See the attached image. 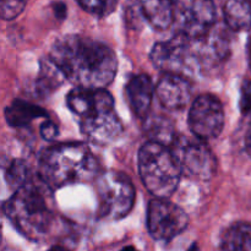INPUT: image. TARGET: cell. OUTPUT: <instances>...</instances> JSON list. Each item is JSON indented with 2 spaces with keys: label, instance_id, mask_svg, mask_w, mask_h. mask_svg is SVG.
Returning a JSON list of instances; mask_svg holds the SVG:
<instances>
[{
  "label": "cell",
  "instance_id": "cell-1",
  "mask_svg": "<svg viewBox=\"0 0 251 251\" xmlns=\"http://www.w3.org/2000/svg\"><path fill=\"white\" fill-rule=\"evenodd\" d=\"M49 58L75 87L105 88L118 70L117 55L109 46L78 34L56 39Z\"/></svg>",
  "mask_w": 251,
  "mask_h": 251
},
{
  "label": "cell",
  "instance_id": "cell-2",
  "mask_svg": "<svg viewBox=\"0 0 251 251\" xmlns=\"http://www.w3.org/2000/svg\"><path fill=\"white\" fill-rule=\"evenodd\" d=\"M51 190L39 176H33L2 205L10 222L27 239L41 242L53 232L56 216Z\"/></svg>",
  "mask_w": 251,
  "mask_h": 251
},
{
  "label": "cell",
  "instance_id": "cell-3",
  "mask_svg": "<svg viewBox=\"0 0 251 251\" xmlns=\"http://www.w3.org/2000/svg\"><path fill=\"white\" fill-rule=\"evenodd\" d=\"M66 103L88 141L109 145L122 135L123 124L115 112L114 100L105 88L75 87L69 92Z\"/></svg>",
  "mask_w": 251,
  "mask_h": 251
},
{
  "label": "cell",
  "instance_id": "cell-4",
  "mask_svg": "<svg viewBox=\"0 0 251 251\" xmlns=\"http://www.w3.org/2000/svg\"><path fill=\"white\" fill-rule=\"evenodd\" d=\"M98 174L97 158L82 142L53 145L39 156L38 176L53 190L95 180Z\"/></svg>",
  "mask_w": 251,
  "mask_h": 251
},
{
  "label": "cell",
  "instance_id": "cell-5",
  "mask_svg": "<svg viewBox=\"0 0 251 251\" xmlns=\"http://www.w3.org/2000/svg\"><path fill=\"white\" fill-rule=\"evenodd\" d=\"M137 161L140 176L147 190L156 198H171L183 174L172 147L150 140L140 149Z\"/></svg>",
  "mask_w": 251,
  "mask_h": 251
},
{
  "label": "cell",
  "instance_id": "cell-6",
  "mask_svg": "<svg viewBox=\"0 0 251 251\" xmlns=\"http://www.w3.org/2000/svg\"><path fill=\"white\" fill-rule=\"evenodd\" d=\"M96 191L98 198V216L103 220L119 221L126 217L135 203L134 184L120 172H104L98 174Z\"/></svg>",
  "mask_w": 251,
  "mask_h": 251
},
{
  "label": "cell",
  "instance_id": "cell-7",
  "mask_svg": "<svg viewBox=\"0 0 251 251\" xmlns=\"http://www.w3.org/2000/svg\"><path fill=\"white\" fill-rule=\"evenodd\" d=\"M152 64L164 74H194L201 66L195 41L176 33L168 41L158 42L151 50Z\"/></svg>",
  "mask_w": 251,
  "mask_h": 251
},
{
  "label": "cell",
  "instance_id": "cell-8",
  "mask_svg": "<svg viewBox=\"0 0 251 251\" xmlns=\"http://www.w3.org/2000/svg\"><path fill=\"white\" fill-rule=\"evenodd\" d=\"M216 16L212 0H174V25L178 33L190 39L206 36L215 26Z\"/></svg>",
  "mask_w": 251,
  "mask_h": 251
},
{
  "label": "cell",
  "instance_id": "cell-9",
  "mask_svg": "<svg viewBox=\"0 0 251 251\" xmlns=\"http://www.w3.org/2000/svg\"><path fill=\"white\" fill-rule=\"evenodd\" d=\"M172 150L180 163L183 173L200 180H210L213 178L217 168L216 157L205 140L185 136H176L172 144Z\"/></svg>",
  "mask_w": 251,
  "mask_h": 251
},
{
  "label": "cell",
  "instance_id": "cell-10",
  "mask_svg": "<svg viewBox=\"0 0 251 251\" xmlns=\"http://www.w3.org/2000/svg\"><path fill=\"white\" fill-rule=\"evenodd\" d=\"M189 217L185 211L168 199L156 198L147 210V228L151 237L162 242H171L185 230Z\"/></svg>",
  "mask_w": 251,
  "mask_h": 251
},
{
  "label": "cell",
  "instance_id": "cell-11",
  "mask_svg": "<svg viewBox=\"0 0 251 251\" xmlns=\"http://www.w3.org/2000/svg\"><path fill=\"white\" fill-rule=\"evenodd\" d=\"M189 127L194 136L207 140L220 136L225 126V109L217 97L199 96L189 110Z\"/></svg>",
  "mask_w": 251,
  "mask_h": 251
},
{
  "label": "cell",
  "instance_id": "cell-12",
  "mask_svg": "<svg viewBox=\"0 0 251 251\" xmlns=\"http://www.w3.org/2000/svg\"><path fill=\"white\" fill-rule=\"evenodd\" d=\"M156 95L159 103L167 109H183L190 100L191 85L184 75L164 74L158 81Z\"/></svg>",
  "mask_w": 251,
  "mask_h": 251
},
{
  "label": "cell",
  "instance_id": "cell-13",
  "mask_svg": "<svg viewBox=\"0 0 251 251\" xmlns=\"http://www.w3.org/2000/svg\"><path fill=\"white\" fill-rule=\"evenodd\" d=\"M126 93L132 113L140 119H146L151 109L153 95L156 93L150 76L145 74L132 76L126 85Z\"/></svg>",
  "mask_w": 251,
  "mask_h": 251
},
{
  "label": "cell",
  "instance_id": "cell-14",
  "mask_svg": "<svg viewBox=\"0 0 251 251\" xmlns=\"http://www.w3.org/2000/svg\"><path fill=\"white\" fill-rule=\"evenodd\" d=\"M141 16L156 29H167L174 24V0H137Z\"/></svg>",
  "mask_w": 251,
  "mask_h": 251
},
{
  "label": "cell",
  "instance_id": "cell-15",
  "mask_svg": "<svg viewBox=\"0 0 251 251\" xmlns=\"http://www.w3.org/2000/svg\"><path fill=\"white\" fill-rule=\"evenodd\" d=\"M48 113L43 108L22 100H15L5 109V119L12 127H24L38 118H47Z\"/></svg>",
  "mask_w": 251,
  "mask_h": 251
},
{
  "label": "cell",
  "instance_id": "cell-16",
  "mask_svg": "<svg viewBox=\"0 0 251 251\" xmlns=\"http://www.w3.org/2000/svg\"><path fill=\"white\" fill-rule=\"evenodd\" d=\"M227 26L237 32L251 28V0H227L223 7Z\"/></svg>",
  "mask_w": 251,
  "mask_h": 251
},
{
  "label": "cell",
  "instance_id": "cell-17",
  "mask_svg": "<svg viewBox=\"0 0 251 251\" xmlns=\"http://www.w3.org/2000/svg\"><path fill=\"white\" fill-rule=\"evenodd\" d=\"M221 249L235 251L251 250V225L238 222L226 229L221 238Z\"/></svg>",
  "mask_w": 251,
  "mask_h": 251
},
{
  "label": "cell",
  "instance_id": "cell-18",
  "mask_svg": "<svg viewBox=\"0 0 251 251\" xmlns=\"http://www.w3.org/2000/svg\"><path fill=\"white\" fill-rule=\"evenodd\" d=\"M65 80V76L63 75L60 69L48 56L41 61V69H39L38 78L36 81L37 92L42 95H48L56 90Z\"/></svg>",
  "mask_w": 251,
  "mask_h": 251
},
{
  "label": "cell",
  "instance_id": "cell-19",
  "mask_svg": "<svg viewBox=\"0 0 251 251\" xmlns=\"http://www.w3.org/2000/svg\"><path fill=\"white\" fill-rule=\"evenodd\" d=\"M146 131L150 135L151 141L159 142L167 146H172L174 140L178 136L174 131L173 124L168 119L161 117L151 118L147 123Z\"/></svg>",
  "mask_w": 251,
  "mask_h": 251
},
{
  "label": "cell",
  "instance_id": "cell-20",
  "mask_svg": "<svg viewBox=\"0 0 251 251\" xmlns=\"http://www.w3.org/2000/svg\"><path fill=\"white\" fill-rule=\"evenodd\" d=\"M5 178L10 188L14 189L15 191L33 176H31V169L28 164L24 159H12L5 169Z\"/></svg>",
  "mask_w": 251,
  "mask_h": 251
},
{
  "label": "cell",
  "instance_id": "cell-21",
  "mask_svg": "<svg viewBox=\"0 0 251 251\" xmlns=\"http://www.w3.org/2000/svg\"><path fill=\"white\" fill-rule=\"evenodd\" d=\"M85 11L96 16H107L114 11L118 0H76Z\"/></svg>",
  "mask_w": 251,
  "mask_h": 251
},
{
  "label": "cell",
  "instance_id": "cell-22",
  "mask_svg": "<svg viewBox=\"0 0 251 251\" xmlns=\"http://www.w3.org/2000/svg\"><path fill=\"white\" fill-rule=\"evenodd\" d=\"M27 0H1V17L4 20H12L24 11Z\"/></svg>",
  "mask_w": 251,
  "mask_h": 251
},
{
  "label": "cell",
  "instance_id": "cell-23",
  "mask_svg": "<svg viewBox=\"0 0 251 251\" xmlns=\"http://www.w3.org/2000/svg\"><path fill=\"white\" fill-rule=\"evenodd\" d=\"M240 110L244 115L251 113V81L244 80L240 91Z\"/></svg>",
  "mask_w": 251,
  "mask_h": 251
},
{
  "label": "cell",
  "instance_id": "cell-24",
  "mask_svg": "<svg viewBox=\"0 0 251 251\" xmlns=\"http://www.w3.org/2000/svg\"><path fill=\"white\" fill-rule=\"evenodd\" d=\"M39 131H41V136L48 142L55 140L59 134L58 126L51 122H44L39 127Z\"/></svg>",
  "mask_w": 251,
  "mask_h": 251
},
{
  "label": "cell",
  "instance_id": "cell-25",
  "mask_svg": "<svg viewBox=\"0 0 251 251\" xmlns=\"http://www.w3.org/2000/svg\"><path fill=\"white\" fill-rule=\"evenodd\" d=\"M245 150H247L248 154L251 157V122L247 129V134H245Z\"/></svg>",
  "mask_w": 251,
  "mask_h": 251
},
{
  "label": "cell",
  "instance_id": "cell-26",
  "mask_svg": "<svg viewBox=\"0 0 251 251\" xmlns=\"http://www.w3.org/2000/svg\"><path fill=\"white\" fill-rule=\"evenodd\" d=\"M247 53H248V61H249V66L251 70V38L248 42V47H247Z\"/></svg>",
  "mask_w": 251,
  "mask_h": 251
}]
</instances>
